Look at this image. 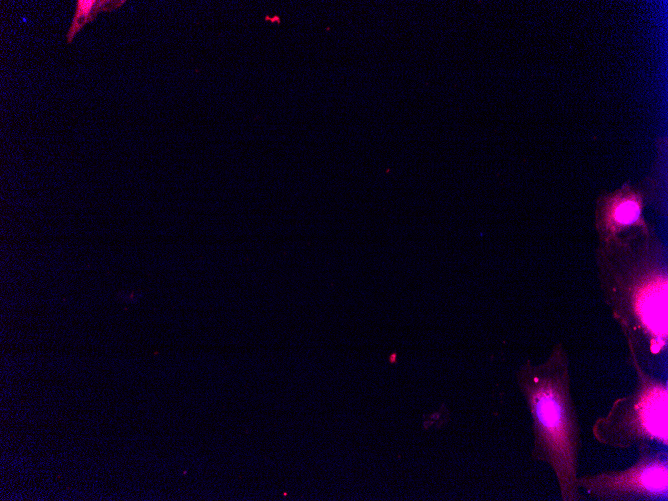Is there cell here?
Listing matches in <instances>:
<instances>
[{
	"label": "cell",
	"instance_id": "obj_2",
	"mask_svg": "<svg viewBox=\"0 0 668 501\" xmlns=\"http://www.w3.org/2000/svg\"><path fill=\"white\" fill-rule=\"evenodd\" d=\"M597 440L615 447L658 441L667 443V386L647 376L636 391L618 399L593 427Z\"/></svg>",
	"mask_w": 668,
	"mask_h": 501
},
{
	"label": "cell",
	"instance_id": "obj_1",
	"mask_svg": "<svg viewBox=\"0 0 668 501\" xmlns=\"http://www.w3.org/2000/svg\"><path fill=\"white\" fill-rule=\"evenodd\" d=\"M533 422L535 459L554 470L564 501L577 500L579 428L569 392L567 358L556 350L544 363L518 373Z\"/></svg>",
	"mask_w": 668,
	"mask_h": 501
},
{
	"label": "cell",
	"instance_id": "obj_4",
	"mask_svg": "<svg viewBox=\"0 0 668 501\" xmlns=\"http://www.w3.org/2000/svg\"><path fill=\"white\" fill-rule=\"evenodd\" d=\"M644 196L638 188L625 184L613 193L602 196L597 204V226L607 233L631 227H643Z\"/></svg>",
	"mask_w": 668,
	"mask_h": 501
},
{
	"label": "cell",
	"instance_id": "obj_3",
	"mask_svg": "<svg viewBox=\"0 0 668 501\" xmlns=\"http://www.w3.org/2000/svg\"><path fill=\"white\" fill-rule=\"evenodd\" d=\"M666 461L645 456L632 467L577 478V486L603 500L653 499L667 493Z\"/></svg>",
	"mask_w": 668,
	"mask_h": 501
}]
</instances>
